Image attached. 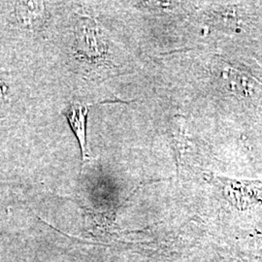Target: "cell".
I'll return each mask as SVG.
<instances>
[{"instance_id": "obj_1", "label": "cell", "mask_w": 262, "mask_h": 262, "mask_svg": "<svg viewBox=\"0 0 262 262\" xmlns=\"http://www.w3.org/2000/svg\"><path fill=\"white\" fill-rule=\"evenodd\" d=\"M73 54L86 66H101L109 56V44L97 21L88 16L78 19L75 27Z\"/></svg>"}, {"instance_id": "obj_2", "label": "cell", "mask_w": 262, "mask_h": 262, "mask_svg": "<svg viewBox=\"0 0 262 262\" xmlns=\"http://www.w3.org/2000/svg\"><path fill=\"white\" fill-rule=\"evenodd\" d=\"M217 180L223 186L225 199L240 211L262 206V181H246L222 178Z\"/></svg>"}, {"instance_id": "obj_3", "label": "cell", "mask_w": 262, "mask_h": 262, "mask_svg": "<svg viewBox=\"0 0 262 262\" xmlns=\"http://www.w3.org/2000/svg\"><path fill=\"white\" fill-rule=\"evenodd\" d=\"M47 4L44 1H16L14 3L16 24L31 32L43 30L49 19Z\"/></svg>"}, {"instance_id": "obj_4", "label": "cell", "mask_w": 262, "mask_h": 262, "mask_svg": "<svg viewBox=\"0 0 262 262\" xmlns=\"http://www.w3.org/2000/svg\"><path fill=\"white\" fill-rule=\"evenodd\" d=\"M89 110L90 105L88 104L72 102L70 105H68L62 112L67 119L71 129L74 132L76 138L78 139L83 162L90 159L86 142V121Z\"/></svg>"}, {"instance_id": "obj_5", "label": "cell", "mask_w": 262, "mask_h": 262, "mask_svg": "<svg viewBox=\"0 0 262 262\" xmlns=\"http://www.w3.org/2000/svg\"><path fill=\"white\" fill-rule=\"evenodd\" d=\"M9 86L6 81L0 75V104L4 103L8 97Z\"/></svg>"}]
</instances>
